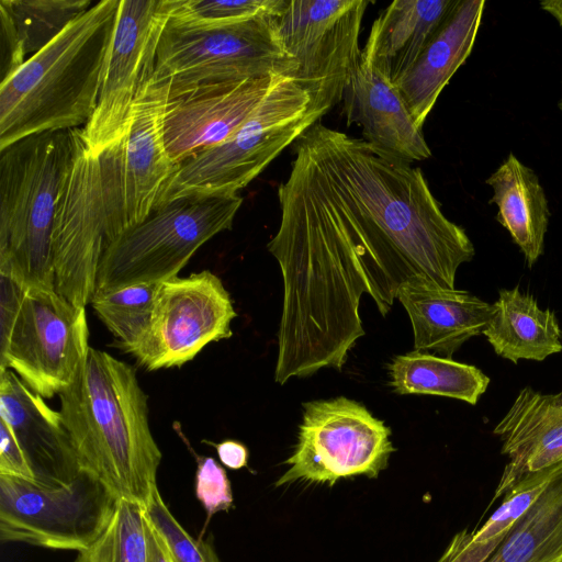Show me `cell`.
<instances>
[{"mask_svg":"<svg viewBox=\"0 0 562 562\" xmlns=\"http://www.w3.org/2000/svg\"><path fill=\"white\" fill-rule=\"evenodd\" d=\"M396 300L411 319L415 350L445 358L483 334L493 311L492 304L467 291L426 284L402 286Z\"/></svg>","mask_w":562,"mask_h":562,"instance_id":"21","label":"cell"},{"mask_svg":"<svg viewBox=\"0 0 562 562\" xmlns=\"http://www.w3.org/2000/svg\"><path fill=\"white\" fill-rule=\"evenodd\" d=\"M559 465L530 474L516 483L503 497L501 506L485 524L473 532L468 531L472 543H486L504 536L540 496Z\"/></svg>","mask_w":562,"mask_h":562,"instance_id":"31","label":"cell"},{"mask_svg":"<svg viewBox=\"0 0 562 562\" xmlns=\"http://www.w3.org/2000/svg\"><path fill=\"white\" fill-rule=\"evenodd\" d=\"M457 0H395L373 22L361 54L392 83L412 67Z\"/></svg>","mask_w":562,"mask_h":562,"instance_id":"22","label":"cell"},{"mask_svg":"<svg viewBox=\"0 0 562 562\" xmlns=\"http://www.w3.org/2000/svg\"><path fill=\"white\" fill-rule=\"evenodd\" d=\"M484 562H562V464Z\"/></svg>","mask_w":562,"mask_h":562,"instance_id":"26","label":"cell"},{"mask_svg":"<svg viewBox=\"0 0 562 562\" xmlns=\"http://www.w3.org/2000/svg\"><path fill=\"white\" fill-rule=\"evenodd\" d=\"M195 496L206 512L207 520L233 505L231 482L226 471L212 457L196 456Z\"/></svg>","mask_w":562,"mask_h":562,"instance_id":"33","label":"cell"},{"mask_svg":"<svg viewBox=\"0 0 562 562\" xmlns=\"http://www.w3.org/2000/svg\"><path fill=\"white\" fill-rule=\"evenodd\" d=\"M169 19V0H120L98 102L79 128L88 149L101 155L128 131L133 103L154 72L160 33Z\"/></svg>","mask_w":562,"mask_h":562,"instance_id":"15","label":"cell"},{"mask_svg":"<svg viewBox=\"0 0 562 562\" xmlns=\"http://www.w3.org/2000/svg\"><path fill=\"white\" fill-rule=\"evenodd\" d=\"M170 81L155 72L147 76L133 103L127 133L99 160L123 233L143 222L156 207L173 175L164 138V119Z\"/></svg>","mask_w":562,"mask_h":562,"instance_id":"13","label":"cell"},{"mask_svg":"<svg viewBox=\"0 0 562 562\" xmlns=\"http://www.w3.org/2000/svg\"><path fill=\"white\" fill-rule=\"evenodd\" d=\"M91 5L90 0H1V82Z\"/></svg>","mask_w":562,"mask_h":562,"instance_id":"25","label":"cell"},{"mask_svg":"<svg viewBox=\"0 0 562 562\" xmlns=\"http://www.w3.org/2000/svg\"><path fill=\"white\" fill-rule=\"evenodd\" d=\"M75 562H147V519L144 506L120 498L103 532Z\"/></svg>","mask_w":562,"mask_h":562,"instance_id":"29","label":"cell"},{"mask_svg":"<svg viewBox=\"0 0 562 562\" xmlns=\"http://www.w3.org/2000/svg\"><path fill=\"white\" fill-rule=\"evenodd\" d=\"M283 0H169V20L190 24H228L276 15Z\"/></svg>","mask_w":562,"mask_h":562,"instance_id":"30","label":"cell"},{"mask_svg":"<svg viewBox=\"0 0 562 562\" xmlns=\"http://www.w3.org/2000/svg\"><path fill=\"white\" fill-rule=\"evenodd\" d=\"M146 515V514H145ZM147 519V562H175L164 539Z\"/></svg>","mask_w":562,"mask_h":562,"instance_id":"36","label":"cell"},{"mask_svg":"<svg viewBox=\"0 0 562 562\" xmlns=\"http://www.w3.org/2000/svg\"><path fill=\"white\" fill-rule=\"evenodd\" d=\"M218 459L226 468L239 470L247 465L248 450L239 441L224 440L220 443H213Z\"/></svg>","mask_w":562,"mask_h":562,"instance_id":"35","label":"cell"},{"mask_svg":"<svg viewBox=\"0 0 562 562\" xmlns=\"http://www.w3.org/2000/svg\"><path fill=\"white\" fill-rule=\"evenodd\" d=\"M120 0H102L0 85V150L31 135L82 128L94 113Z\"/></svg>","mask_w":562,"mask_h":562,"instance_id":"3","label":"cell"},{"mask_svg":"<svg viewBox=\"0 0 562 562\" xmlns=\"http://www.w3.org/2000/svg\"><path fill=\"white\" fill-rule=\"evenodd\" d=\"M156 289L157 284H137L93 292L91 296L95 315L127 353L133 352L149 328Z\"/></svg>","mask_w":562,"mask_h":562,"instance_id":"28","label":"cell"},{"mask_svg":"<svg viewBox=\"0 0 562 562\" xmlns=\"http://www.w3.org/2000/svg\"><path fill=\"white\" fill-rule=\"evenodd\" d=\"M560 109L562 110V99H561V102H560Z\"/></svg>","mask_w":562,"mask_h":562,"instance_id":"38","label":"cell"},{"mask_svg":"<svg viewBox=\"0 0 562 562\" xmlns=\"http://www.w3.org/2000/svg\"><path fill=\"white\" fill-rule=\"evenodd\" d=\"M119 499L82 470L59 486L0 474V540L79 552L103 532Z\"/></svg>","mask_w":562,"mask_h":562,"instance_id":"9","label":"cell"},{"mask_svg":"<svg viewBox=\"0 0 562 562\" xmlns=\"http://www.w3.org/2000/svg\"><path fill=\"white\" fill-rule=\"evenodd\" d=\"M348 124H357L363 139L406 162L431 156L422 127L411 115L394 83L361 54L342 94Z\"/></svg>","mask_w":562,"mask_h":562,"instance_id":"17","label":"cell"},{"mask_svg":"<svg viewBox=\"0 0 562 562\" xmlns=\"http://www.w3.org/2000/svg\"><path fill=\"white\" fill-rule=\"evenodd\" d=\"M0 474L36 482L27 457L12 428L0 418Z\"/></svg>","mask_w":562,"mask_h":562,"instance_id":"34","label":"cell"},{"mask_svg":"<svg viewBox=\"0 0 562 562\" xmlns=\"http://www.w3.org/2000/svg\"><path fill=\"white\" fill-rule=\"evenodd\" d=\"M483 335L496 355L517 363L542 361L562 350V331L554 312L541 310L529 293L502 289Z\"/></svg>","mask_w":562,"mask_h":562,"instance_id":"23","label":"cell"},{"mask_svg":"<svg viewBox=\"0 0 562 562\" xmlns=\"http://www.w3.org/2000/svg\"><path fill=\"white\" fill-rule=\"evenodd\" d=\"M540 5L544 11L553 15L562 26V0H546Z\"/></svg>","mask_w":562,"mask_h":562,"instance_id":"37","label":"cell"},{"mask_svg":"<svg viewBox=\"0 0 562 562\" xmlns=\"http://www.w3.org/2000/svg\"><path fill=\"white\" fill-rule=\"evenodd\" d=\"M282 75L198 87L169 99L164 138L177 166L229 138L255 112Z\"/></svg>","mask_w":562,"mask_h":562,"instance_id":"16","label":"cell"},{"mask_svg":"<svg viewBox=\"0 0 562 562\" xmlns=\"http://www.w3.org/2000/svg\"><path fill=\"white\" fill-rule=\"evenodd\" d=\"M484 5V0H457L415 63L395 83L419 127L442 89L470 55Z\"/></svg>","mask_w":562,"mask_h":562,"instance_id":"20","label":"cell"},{"mask_svg":"<svg viewBox=\"0 0 562 562\" xmlns=\"http://www.w3.org/2000/svg\"><path fill=\"white\" fill-rule=\"evenodd\" d=\"M111 243L110 221L99 156L74 130V153L55 215L53 258L55 289L86 307L94 291L99 261Z\"/></svg>","mask_w":562,"mask_h":562,"instance_id":"12","label":"cell"},{"mask_svg":"<svg viewBox=\"0 0 562 562\" xmlns=\"http://www.w3.org/2000/svg\"><path fill=\"white\" fill-rule=\"evenodd\" d=\"M89 348L86 307L0 273V369L47 400L72 384Z\"/></svg>","mask_w":562,"mask_h":562,"instance_id":"6","label":"cell"},{"mask_svg":"<svg viewBox=\"0 0 562 562\" xmlns=\"http://www.w3.org/2000/svg\"><path fill=\"white\" fill-rule=\"evenodd\" d=\"M58 396L80 469L119 498L145 506L158 490L161 452L135 369L90 347L72 384Z\"/></svg>","mask_w":562,"mask_h":562,"instance_id":"2","label":"cell"},{"mask_svg":"<svg viewBox=\"0 0 562 562\" xmlns=\"http://www.w3.org/2000/svg\"><path fill=\"white\" fill-rule=\"evenodd\" d=\"M368 4L367 0H283L273 15L279 38L296 64L292 78L325 114L341 102L359 63V34Z\"/></svg>","mask_w":562,"mask_h":562,"instance_id":"11","label":"cell"},{"mask_svg":"<svg viewBox=\"0 0 562 562\" xmlns=\"http://www.w3.org/2000/svg\"><path fill=\"white\" fill-rule=\"evenodd\" d=\"M493 434L508 462L491 504L525 476L562 464V397L524 387Z\"/></svg>","mask_w":562,"mask_h":562,"instance_id":"19","label":"cell"},{"mask_svg":"<svg viewBox=\"0 0 562 562\" xmlns=\"http://www.w3.org/2000/svg\"><path fill=\"white\" fill-rule=\"evenodd\" d=\"M324 115L306 89L281 77L229 138L177 165L156 206L184 196L238 194Z\"/></svg>","mask_w":562,"mask_h":562,"instance_id":"5","label":"cell"},{"mask_svg":"<svg viewBox=\"0 0 562 562\" xmlns=\"http://www.w3.org/2000/svg\"><path fill=\"white\" fill-rule=\"evenodd\" d=\"M486 183L494 191L490 203L498 206L496 220L509 232L531 268L543 252L550 216L537 175L509 154Z\"/></svg>","mask_w":562,"mask_h":562,"instance_id":"24","label":"cell"},{"mask_svg":"<svg viewBox=\"0 0 562 562\" xmlns=\"http://www.w3.org/2000/svg\"><path fill=\"white\" fill-rule=\"evenodd\" d=\"M241 203L239 194L192 195L156 206L106 247L93 292L178 277L202 245L232 228Z\"/></svg>","mask_w":562,"mask_h":562,"instance_id":"7","label":"cell"},{"mask_svg":"<svg viewBox=\"0 0 562 562\" xmlns=\"http://www.w3.org/2000/svg\"><path fill=\"white\" fill-rule=\"evenodd\" d=\"M237 316L222 280L209 270L157 283L149 328L131 353L147 370L181 367L210 342L231 338Z\"/></svg>","mask_w":562,"mask_h":562,"instance_id":"14","label":"cell"},{"mask_svg":"<svg viewBox=\"0 0 562 562\" xmlns=\"http://www.w3.org/2000/svg\"><path fill=\"white\" fill-rule=\"evenodd\" d=\"M74 130L27 136L0 150V273L56 291L53 233Z\"/></svg>","mask_w":562,"mask_h":562,"instance_id":"4","label":"cell"},{"mask_svg":"<svg viewBox=\"0 0 562 562\" xmlns=\"http://www.w3.org/2000/svg\"><path fill=\"white\" fill-rule=\"evenodd\" d=\"M144 510L175 562H220L211 539L193 538L171 514L159 490L154 492Z\"/></svg>","mask_w":562,"mask_h":562,"instance_id":"32","label":"cell"},{"mask_svg":"<svg viewBox=\"0 0 562 562\" xmlns=\"http://www.w3.org/2000/svg\"><path fill=\"white\" fill-rule=\"evenodd\" d=\"M0 418L12 428L37 483L67 485L81 472L59 411L9 369H0Z\"/></svg>","mask_w":562,"mask_h":562,"instance_id":"18","label":"cell"},{"mask_svg":"<svg viewBox=\"0 0 562 562\" xmlns=\"http://www.w3.org/2000/svg\"><path fill=\"white\" fill-rule=\"evenodd\" d=\"M293 144L267 245L283 280L279 384L342 368L364 336L363 294L385 316L404 285L456 289L458 268L475 254L422 169L318 122Z\"/></svg>","mask_w":562,"mask_h":562,"instance_id":"1","label":"cell"},{"mask_svg":"<svg viewBox=\"0 0 562 562\" xmlns=\"http://www.w3.org/2000/svg\"><path fill=\"white\" fill-rule=\"evenodd\" d=\"M559 395L562 397V391L559 393Z\"/></svg>","mask_w":562,"mask_h":562,"instance_id":"39","label":"cell"},{"mask_svg":"<svg viewBox=\"0 0 562 562\" xmlns=\"http://www.w3.org/2000/svg\"><path fill=\"white\" fill-rule=\"evenodd\" d=\"M295 70L273 15L228 24L168 19L158 40L154 68L155 74L169 79V99L201 86L273 75L292 77Z\"/></svg>","mask_w":562,"mask_h":562,"instance_id":"8","label":"cell"},{"mask_svg":"<svg viewBox=\"0 0 562 562\" xmlns=\"http://www.w3.org/2000/svg\"><path fill=\"white\" fill-rule=\"evenodd\" d=\"M387 370L395 393L440 395L471 405L490 384V378L474 366L417 350L395 356Z\"/></svg>","mask_w":562,"mask_h":562,"instance_id":"27","label":"cell"},{"mask_svg":"<svg viewBox=\"0 0 562 562\" xmlns=\"http://www.w3.org/2000/svg\"><path fill=\"white\" fill-rule=\"evenodd\" d=\"M391 428L361 403L345 396L303 404L302 423L289 469L276 486L303 480L334 485L364 475L375 479L395 451Z\"/></svg>","mask_w":562,"mask_h":562,"instance_id":"10","label":"cell"}]
</instances>
